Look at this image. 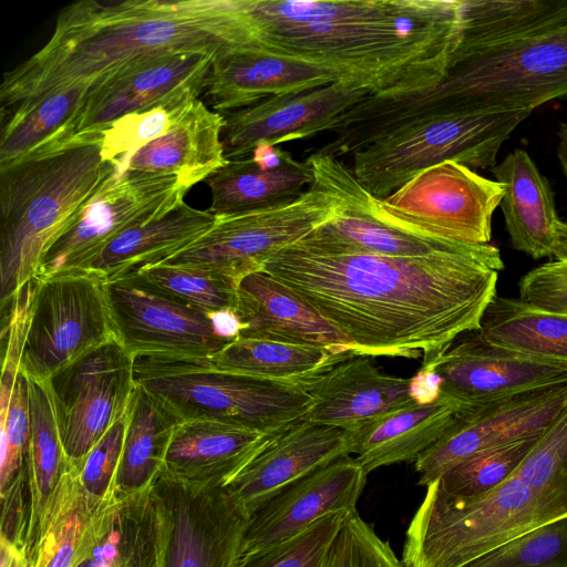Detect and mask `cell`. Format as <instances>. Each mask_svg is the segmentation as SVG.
<instances>
[{
	"label": "cell",
	"instance_id": "27",
	"mask_svg": "<svg viewBox=\"0 0 567 567\" xmlns=\"http://www.w3.org/2000/svg\"><path fill=\"white\" fill-rule=\"evenodd\" d=\"M223 114L197 99L179 122L141 147L126 171L173 175L188 189L224 167Z\"/></svg>",
	"mask_w": 567,
	"mask_h": 567
},
{
	"label": "cell",
	"instance_id": "16",
	"mask_svg": "<svg viewBox=\"0 0 567 567\" xmlns=\"http://www.w3.org/2000/svg\"><path fill=\"white\" fill-rule=\"evenodd\" d=\"M567 399V382L517 393L458 413L445 434L415 461L426 487L472 454L543 431Z\"/></svg>",
	"mask_w": 567,
	"mask_h": 567
},
{
	"label": "cell",
	"instance_id": "24",
	"mask_svg": "<svg viewBox=\"0 0 567 567\" xmlns=\"http://www.w3.org/2000/svg\"><path fill=\"white\" fill-rule=\"evenodd\" d=\"M238 338L317 347L341 355L357 354L334 326L286 286L265 274L251 272L237 285Z\"/></svg>",
	"mask_w": 567,
	"mask_h": 567
},
{
	"label": "cell",
	"instance_id": "42",
	"mask_svg": "<svg viewBox=\"0 0 567 567\" xmlns=\"http://www.w3.org/2000/svg\"><path fill=\"white\" fill-rule=\"evenodd\" d=\"M347 514H329L284 543L241 555L237 567H323Z\"/></svg>",
	"mask_w": 567,
	"mask_h": 567
},
{
	"label": "cell",
	"instance_id": "23",
	"mask_svg": "<svg viewBox=\"0 0 567 567\" xmlns=\"http://www.w3.org/2000/svg\"><path fill=\"white\" fill-rule=\"evenodd\" d=\"M302 386L313 399L306 419L344 431L416 404L410 378L384 374L362 354L334 364Z\"/></svg>",
	"mask_w": 567,
	"mask_h": 567
},
{
	"label": "cell",
	"instance_id": "39",
	"mask_svg": "<svg viewBox=\"0 0 567 567\" xmlns=\"http://www.w3.org/2000/svg\"><path fill=\"white\" fill-rule=\"evenodd\" d=\"M0 487L24 470L31 427L29 379L19 367L2 365L0 381Z\"/></svg>",
	"mask_w": 567,
	"mask_h": 567
},
{
	"label": "cell",
	"instance_id": "44",
	"mask_svg": "<svg viewBox=\"0 0 567 567\" xmlns=\"http://www.w3.org/2000/svg\"><path fill=\"white\" fill-rule=\"evenodd\" d=\"M519 299L538 308L567 313V258L544 262L518 282Z\"/></svg>",
	"mask_w": 567,
	"mask_h": 567
},
{
	"label": "cell",
	"instance_id": "45",
	"mask_svg": "<svg viewBox=\"0 0 567 567\" xmlns=\"http://www.w3.org/2000/svg\"><path fill=\"white\" fill-rule=\"evenodd\" d=\"M442 380L435 370L425 364L410 378V394L419 405L435 402L441 395Z\"/></svg>",
	"mask_w": 567,
	"mask_h": 567
},
{
	"label": "cell",
	"instance_id": "22",
	"mask_svg": "<svg viewBox=\"0 0 567 567\" xmlns=\"http://www.w3.org/2000/svg\"><path fill=\"white\" fill-rule=\"evenodd\" d=\"M336 82L354 84L346 75L315 63L236 49L213 60L200 100L215 112L225 113L267 97L300 93Z\"/></svg>",
	"mask_w": 567,
	"mask_h": 567
},
{
	"label": "cell",
	"instance_id": "21",
	"mask_svg": "<svg viewBox=\"0 0 567 567\" xmlns=\"http://www.w3.org/2000/svg\"><path fill=\"white\" fill-rule=\"evenodd\" d=\"M347 455V431L305 417L274 435L223 488L251 516L289 484Z\"/></svg>",
	"mask_w": 567,
	"mask_h": 567
},
{
	"label": "cell",
	"instance_id": "17",
	"mask_svg": "<svg viewBox=\"0 0 567 567\" xmlns=\"http://www.w3.org/2000/svg\"><path fill=\"white\" fill-rule=\"evenodd\" d=\"M369 95H372L369 91L354 84L336 82L220 113L225 118L221 133L225 156L236 159L260 145H279L331 131L340 116Z\"/></svg>",
	"mask_w": 567,
	"mask_h": 567
},
{
	"label": "cell",
	"instance_id": "36",
	"mask_svg": "<svg viewBox=\"0 0 567 567\" xmlns=\"http://www.w3.org/2000/svg\"><path fill=\"white\" fill-rule=\"evenodd\" d=\"M543 431L478 451L432 483L442 494L456 499L486 494L516 473Z\"/></svg>",
	"mask_w": 567,
	"mask_h": 567
},
{
	"label": "cell",
	"instance_id": "2",
	"mask_svg": "<svg viewBox=\"0 0 567 567\" xmlns=\"http://www.w3.org/2000/svg\"><path fill=\"white\" fill-rule=\"evenodd\" d=\"M241 48L334 70L372 95L435 86L462 29L463 0H235Z\"/></svg>",
	"mask_w": 567,
	"mask_h": 567
},
{
	"label": "cell",
	"instance_id": "32",
	"mask_svg": "<svg viewBox=\"0 0 567 567\" xmlns=\"http://www.w3.org/2000/svg\"><path fill=\"white\" fill-rule=\"evenodd\" d=\"M476 333L494 346L567 369V313L496 296Z\"/></svg>",
	"mask_w": 567,
	"mask_h": 567
},
{
	"label": "cell",
	"instance_id": "41",
	"mask_svg": "<svg viewBox=\"0 0 567 567\" xmlns=\"http://www.w3.org/2000/svg\"><path fill=\"white\" fill-rule=\"evenodd\" d=\"M463 567H567V515L527 530Z\"/></svg>",
	"mask_w": 567,
	"mask_h": 567
},
{
	"label": "cell",
	"instance_id": "4",
	"mask_svg": "<svg viewBox=\"0 0 567 567\" xmlns=\"http://www.w3.org/2000/svg\"><path fill=\"white\" fill-rule=\"evenodd\" d=\"M567 97V0H463L462 29L433 87L382 99L390 130L415 120L528 110Z\"/></svg>",
	"mask_w": 567,
	"mask_h": 567
},
{
	"label": "cell",
	"instance_id": "38",
	"mask_svg": "<svg viewBox=\"0 0 567 567\" xmlns=\"http://www.w3.org/2000/svg\"><path fill=\"white\" fill-rule=\"evenodd\" d=\"M198 97V94L185 93L116 120L103 132V159L114 163L120 175H123L131 157L141 147L174 127Z\"/></svg>",
	"mask_w": 567,
	"mask_h": 567
},
{
	"label": "cell",
	"instance_id": "25",
	"mask_svg": "<svg viewBox=\"0 0 567 567\" xmlns=\"http://www.w3.org/2000/svg\"><path fill=\"white\" fill-rule=\"evenodd\" d=\"M215 216L276 208L298 199L313 183L306 161H297L278 145H260L247 156L228 159L206 181Z\"/></svg>",
	"mask_w": 567,
	"mask_h": 567
},
{
	"label": "cell",
	"instance_id": "34",
	"mask_svg": "<svg viewBox=\"0 0 567 567\" xmlns=\"http://www.w3.org/2000/svg\"><path fill=\"white\" fill-rule=\"evenodd\" d=\"M352 355L310 346L237 338L210 362L221 371L302 385Z\"/></svg>",
	"mask_w": 567,
	"mask_h": 567
},
{
	"label": "cell",
	"instance_id": "30",
	"mask_svg": "<svg viewBox=\"0 0 567 567\" xmlns=\"http://www.w3.org/2000/svg\"><path fill=\"white\" fill-rule=\"evenodd\" d=\"M90 91L87 85L52 91L1 110L0 169L65 146Z\"/></svg>",
	"mask_w": 567,
	"mask_h": 567
},
{
	"label": "cell",
	"instance_id": "5",
	"mask_svg": "<svg viewBox=\"0 0 567 567\" xmlns=\"http://www.w3.org/2000/svg\"><path fill=\"white\" fill-rule=\"evenodd\" d=\"M102 138L75 137L55 152L0 169V297L12 303L56 240L116 171Z\"/></svg>",
	"mask_w": 567,
	"mask_h": 567
},
{
	"label": "cell",
	"instance_id": "10",
	"mask_svg": "<svg viewBox=\"0 0 567 567\" xmlns=\"http://www.w3.org/2000/svg\"><path fill=\"white\" fill-rule=\"evenodd\" d=\"M151 488L156 567H237L250 515L223 487L158 473Z\"/></svg>",
	"mask_w": 567,
	"mask_h": 567
},
{
	"label": "cell",
	"instance_id": "43",
	"mask_svg": "<svg viewBox=\"0 0 567 567\" xmlns=\"http://www.w3.org/2000/svg\"><path fill=\"white\" fill-rule=\"evenodd\" d=\"M126 424L127 410L95 443L79 470L82 491L92 498H102L105 494L113 493Z\"/></svg>",
	"mask_w": 567,
	"mask_h": 567
},
{
	"label": "cell",
	"instance_id": "12",
	"mask_svg": "<svg viewBox=\"0 0 567 567\" xmlns=\"http://www.w3.org/2000/svg\"><path fill=\"white\" fill-rule=\"evenodd\" d=\"M187 190L173 175H120L116 168L47 252L35 278L83 271L121 234L182 205Z\"/></svg>",
	"mask_w": 567,
	"mask_h": 567
},
{
	"label": "cell",
	"instance_id": "3",
	"mask_svg": "<svg viewBox=\"0 0 567 567\" xmlns=\"http://www.w3.org/2000/svg\"><path fill=\"white\" fill-rule=\"evenodd\" d=\"M238 48L235 0H80L59 12L39 51L3 74L1 110L52 91L92 87L167 55L218 56Z\"/></svg>",
	"mask_w": 567,
	"mask_h": 567
},
{
	"label": "cell",
	"instance_id": "6",
	"mask_svg": "<svg viewBox=\"0 0 567 567\" xmlns=\"http://www.w3.org/2000/svg\"><path fill=\"white\" fill-rule=\"evenodd\" d=\"M133 359L135 385L178 423L212 420L277 434L305 419L313 402L301 384L221 371L210 359Z\"/></svg>",
	"mask_w": 567,
	"mask_h": 567
},
{
	"label": "cell",
	"instance_id": "20",
	"mask_svg": "<svg viewBox=\"0 0 567 567\" xmlns=\"http://www.w3.org/2000/svg\"><path fill=\"white\" fill-rule=\"evenodd\" d=\"M215 58L206 53L167 55L92 86L72 138H102L106 127L127 114L185 93L200 96Z\"/></svg>",
	"mask_w": 567,
	"mask_h": 567
},
{
	"label": "cell",
	"instance_id": "7",
	"mask_svg": "<svg viewBox=\"0 0 567 567\" xmlns=\"http://www.w3.org/2000/svg\"><path fill=\"white\" fill-rule=\"evenodd\" d=\"M405 532L404 567H463L547 522L566 516L513 475L486 494L456 499L433 483Z\"/></svg>",
	"mask_w": 567,
	"mask_h": 567
},
{
	"label": "cell",
	"instance_id": "13",
	"mask_svg": "<svg viewBox=\"0 0 567 567\" xmlns=\"http://www.w3.org/2000/svg\"><path fill=\"white\" fill-rule=\"evenodd\" d=\"M503 194L496 181L446 161L419 172L382 202L424 236L483 245L489 244L492 216Z\"/></svg>",
	"mask_w": 567,
	"mask_h": 567
},
{
	"label": "cell",
	"instance_id": "15",
	"mask_svg": "<svg viewBox=\"0 0 567 567\" xmlns=\"http://www.w3.org/2000/svg\"><path fill=\"white\" fill-rule=\"evenodd\" d=\"M115 337L134 357L212 359L231 341L213 316L185 306L131 277L105 281Z\"/></svg>",
	"mask_w": 567,
	"mask_h": 567
},
{
	"label": "cell",
	"instance_id": "18",
	"mask_svg": "<svg viewBox=\"0 0 567 567\" xmlns=\"http://www.w3.org/2000/svg\"><path fill=\"white\" fill-rule=\"evenodd\" d=\"M426 364L442 380L441 394L463 409L567 382L566 368L494 346L476 332Z\"/></svg>",
	"mask_w": 567,
	"mask_h": 567
},
{
	"label": "cell",
	"instance_id": "8",
	"mask_svg": "<svg viewBox=\"0 0 567 567\" xmlns=\"http://www.w3.org/2000/svg\"><path fill=\"white\" fill-rule=\"evenodd\" d=\"M530 114L528 110H485L415 120L352 154L351 169L371 194L383 199L419 172L442 162L493 168L503 143Z\"/></svg>",
	"mask_w": 567,
	"mask_h": 567
},
{
	"label": "cell",
	"instance_id": "37",
	"mask_svg": "<svg viewBox=\"0 0 567 567\" xmlns=\"http://www.w3.org/2000/svg\"><path fill=\"white\" fill-rule=\"evenodd\" d=\"M124 277L208 316L236 311L237 284L198 268L158 262Z\"/></svg>",
	"mask_w": 567,
	"mask_h": 567
},
{
	"label": "cell",
	"instance_id": "46",
	"mask_svg": "<svg viewBox=\"0 0 567 567\" xmlns=\"http://www.w3.org/2000/svg\"><path fill=\"white\" fill-rule=\"evenodd\" d=\"M558 145H557V157L561 171L567 181V122L559 125L557 131Z\"/></svg>",
	"mask_w": 567,
	"mask_h": 567
},
{
	"label": "cell",
	"instance_id": "29",
	"mask_svg": "<svg viewBox=\"0 0 567 567\" xmlns=\"http://www.w3.org/2000/svg\"><path fill=\"white\" fill-rule=\"evenodd\" d=\"M464 410L441 394L433 403L392 412L347 431L350 452L368 474L382 466L414 462Z\"/></svg>",
	"mask_w": 567,
	"mask_h": 567
},
{
	"label": "cell",
	"instance_id": "26",
	"mask_svg": "<svg viewBox=\"0 0 567 567\" xmlns=\"http://www.w3.org/2000/svg\"><path fill=\"white\" fill-rule=\"evenodd\" d=\"M274 435L212 420L179 422L159 473L181 482L223 487Z\"/></svg>",
	"mask_w": 567,
	"mask_h": 567
},
{
	"label": "cell",
	"instance_id": "14",
	"mask_svg": "<svg viewBox=\"0 0 567 567\" xmlns=\"http://www.w3.org/2000/svg\"><path fill=\"white\" fill-rule=\"evenodd\" d=\"M133 357L112 340L54 373L47 382L69 461L89 452L122 416L135 389Z\"/></svg>",
	"mask_w": 567,
	"mask_h": 567
},
{
	"label": "cell",
	"instance_id": "33",
	"mask_svg": "<svg viewBox=\"0 0 567 567\" xmlns=\"http://www.w3.org/2000/svg\"><path fill=\"white\" fill-rule=\"evenodd\" d=\"M178 421L146 391L135 385L113 493L132 496L146 489L159 473Z\"/></svg>",
	"mask_w": 567,
	"mask_h": 567
},
{
	"label": "cell",
	"instance_id": "28",
	"mask_svg": "<svg viewBox=\"0 0 567 567\" xmlns=\"http://www.w3.org/2000/svg\"><path fill=\"white\" fill-rule=\"evenodd\" d=\"M503 187L501 209L512 246L534 259L554 257L559 218L547 178L524 150L491 168Z\"/></svg>",
	"mask_w": 567,
	"mask_h": 567
},
{
	"label": "cell",
	"instance_id": "11",
	"mask_svg": "<svg viewBox=\"0 0 567 567\" xmlns=\"http://www.w3.org/2000/svg\"><path fill=\"white\" fill-rule=\"evenodd\" d=\"M337 200L311 185L295 202L271 209L215 216V223L190 246L163 261L194 267L237 284L261 271L278 250L290 246L334 216Z\"/></svg>",
	"mask_w": 567,
	"mask_h": 567
},
{
	"label": "cell",
	"instance_id": "40",
	"mask_svg": "<svg viewBox=\"0 0 567 567\" xmlns=\"http://www.w3.org/2000/svg\"><path fill=\"white\" fill-rule=\"evenodd\" d=\"M514 475L567 513V399Z\"/></svg>",
	"mask_w": 567,
	"mask_h": 567
},
{
	"label": "cell",
	"instance_id": "1",
	"mask_svg": "<svg viewBox=\"0 0 567 567\" xmlns=\"http://www.w3.org/2000/svg\"><path fill=\"white\" fill-rule=\"evenodd\" d=\"M504 269L492 244L422 257L324 254L295 243L264 265L352 343L355 353L426 364L476 332Z\"/></svg>",
	"mask_w": 567,
	"mask_h": 567
},
{
	"label": "cell",
	"instance_id": "9",
	"mask_svg": "<svg viewBox=\"0 0 567 567\" xmlns=\"http://www.w3.org/2000/svg\"><path fill=\"white\" fill-rule=\"evenodd\" d=\"M116 340L105 281L90 271L34 278L20 370L48 381L94 349Z\"/></svg>",
	"mask_w": 567,
	"mask_h": 567
},
{
	"label": "cell",
	"instance_id": "31",
	"mask_svg": "<svg viewBox=\"0 0 567 567\" xmlns=\"http://www.w3.org/2000/svg\"><path fill=\"white\" fill-rule=\"evenodd\" d=\"M215 219L209 209L183 203L166 215L121 234L83 271L110 281L163 262L202 237Z\"/></svg>",
	"mask_w": 567,
	"mask_h": 567
},
{
	"label": "cell",
	"instance_id": "35",
	"mask_svg": "<svg viewBox=\"0 0 567 567\" xmlns=\"http://www.w3.org/2000/svg\"><path fill=\"white\" fill-rule=\"evenodd\" d=\"M28 379L31 427L25 473L42 508L73 464L63 449L48 382Z\"/></svg>",
	"mask_w": 567,
	"mask_h": 567
},
{
	"label": "cell",
	"instance_id": "19",
	"mask_svg": "<svg viewBox=\"0 0 567 567\" xmlns=\"http://www.w3.org/2000/svg\"><path fill=\"white\" fill-rule=\"evenodd\" d=\"M367 477L347 455L289 484L250 516L241 555L284 543L329 514L357 512Z\"/></svg>",
	"mask_w": 567,
	"mask_h": 567
}]
</instances>
